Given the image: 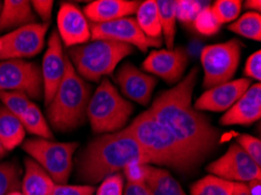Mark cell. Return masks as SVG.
<instances>
[{
	"label": "cell",
	"instance_id": "obj_1",
	"mask_svg": "<svg viewBox=\"0 0 261 195\" xmlns=\"http://www.w3.org/2000/svg\"><path fill=\"white\" fill-rule=\"evenodd\" d=\"M198 74L199 69L193 67L173 88L158 95L149 111L200 164L218 146L220 134L205 115L192 105Z\"/></svg>",
	"mask_w": 261,
	"mask_h": 195
},
{
	"label": "cell",
	"instance_id": "obj_2",
	"mask_svg": "<svg viewBox=\"0 0 261 195\" xmlns=\"http://www.w3.org/2000/svg\"><path fill=\"white\" fill-rule=\"evenodd\" d=\"M132 162L152 165L151 159L124 127L94 139L79 157L77 173L86 185L93 186L120 173Z\"/></svg>",
	"mask_w": 261,
	"mask_h": 195
},
{
	"label": "cell",
	"instance_id": "obj_3",
	"mask_svg": "<svg viewBox=\"0 0 261 195\" xmlns=\"http://www.w3.org/2000/svg\"><path fill=\"white\" fill-rule=\"evenodd\" d=\"M126 129L151 159L152 164L171 167L181 173L191 172L199 165L149 110L137 116Z\"/></svg>",
	"mask_w": 261,
	"mask_h": 195
},
{
	"label": "cell",
	"instance_id": "obj_4",
	"mask_svg": "<svg viewBox=\"0 0 261 195\" xmlns=\"http://www.w3.org/2000/svg\"><path fill=\"white\" fill-rule=\"evenodd\" d=\"M92 88L66 57L63 78L47 105L49 124L58 131H70L84 124Z\"/></svg>",
	"mask_w": 261,
	"mask_h": 195
},
{
	"label": "cell",
	"instance_id": "obj_5",
	"mask_svg": "<svg viewBox=\"0 0 261 195\" xmlns=\"http://www.w3.org/2000/svg\"><path fill=\"white\" fill-rule=\"evenodd\" d=\"M134 51V47L109 40H94L69 49V61L86 81L97 82L112 74L116 66Z\"/></svg>",
	"mask_w": 261,
	"mask_h": 195
},
{
	"label": "cell",
	"instance_id": "obj_6",
	"mask_svg": "<svg viewBox=\"0 0 261 195\" xmlns=\"http://www.w3.org/2000/svg\"><path fill=\"white\" fill-rule=\"evenodd\" d=\"M134 111L108 78H103L90 96L87 117L95 133H114L124 129Z\"/></svg>",
	"mask_w": 261,
	"mask_h": 195
},
{
	"label": "cell",
	"instance_id": "obj_7",
	"mask_svg": "<svg viewBox=\"0 0 261 195\" xmlns=\"http://www.w3.org/2000/svg\"><path fill=\"white\" fill-rule=\"evenodd\" d=\"M22 149L49 174L55 185L67 184L73 170V156L77 143L34 138L22 143Z\"/></svg>",
	"mask_w": 261,
	"mask_h": 195
},
{
	"label": "cell",
	"instance_id": "obj_8",
	"mask_svg": "<svg viewBox=\"0 0 261 195\" xmlns=\"http://www.w3.org/2000/svg\"><path fill=\"white\" fill-rule=\"evenodd\" d=\"M240 55L241 43L236 39L204 47L200 54L204 88L210 89L232 81L238 69Z\"/></svg>",
	"mask_w": 261,
	"mask_h": 195
},
{
	"label": "cell",
	"instance_id": "obj_9",
	"mask_svg": "<svg viewBox=\"0 0 261 195\" xmlns=\"http://www.w3.org/2000/svg\"><path fill=\"white\" fill-rule=\"evenodd\" d=\"M0 91H22L29 98L43 96L41 69L25 60L0 61Z\"/></svg>",
	"mask_w": 261,
	"mask_h": 195
},
{
	"label": "cell",
	"instance_id": "obj_10",
	"mask_svg": "<svg viewBox=\"0 0 261 195\" xmlns=\"http://www.w3.org/2000/svg\"><path fill=\"white\" fill-rule=\"evenodd\" d=\"M49 23H32L0 38V61L32 58L42 50Z\"/></svg>",
	"mask_w": 261,
	"mask_h": 195
},
{
	"label": "cell",
	"instance_id": "obj_11",
	"mask_svg": "<svg viewBox=\"0 0 261 195\" xmlns=\"http://www.w3.org/2000/svg\"><path fill=\"white\" fill-rule=\"evenodd\" d=\"M206 170L212 176L240 184L261 180V166L255 164L237 143L228 147L224 156L211 162Z\"/></svg>",
	"mask_w": 261,
	"mask_h": 195
},
{
	"label": "cell",
	"instance_id": "obj_12",
	"mask_svg": "<svg viewBox=\"0 0 261 195\" xmlns=\"http://www.w3.org/2000/svg\"><path fill=\"white\" fill-rule=\"evenodd\" d=\"M90 33L92 40H109L121 43H126L140 49L146 51L152 47H161L162 39H150L140 29L136 19L122 18L109 22L90 23Z\"/></svg>",
	"mask_w": 261,
	"mask_h": 195
},
{
	"label": "cell",
	"instance_id": "obj_13",
	"mask_svg": "<svg viewBox=\"0 0 261 195\" xmlns=\"http://www.w3.org/2000/svg\"><path fill=\"white\" fill-rule=\"evenodd\" d=\"M188 63L187 50L178 47L176 49L152 50L144 60L142 68L171 85L180 81Z\"/></svg>",
	"mask_w": 261,
	"mask_h": 195
},
{
	"label": "cell",
	"instance_id": "obj_14",
	"mask_svg": "<svg viewBox=\"0 0 261 195\" xmlns=\"http://www.w3.org/2000/svg\"><path fill=\"white\" fill-rule=\"evenodd\" d=\"M66 70V57L63 54L62 41L58 31H54L48 39V46L42 60L41 75L43 83V98L46 106L53 98L55 91L63 78Z\"/></svg>",
	"mask_w": 261,
	"mask_h": 195
},
{
	"label": "cell",
	"instance_id": "obj_15",
	"mask_svg": "<svg viewBox=\"0 0 261 195\" xmlns=\"http://www.w3.org/2000/svg\"><path fill=\"white\" fill-rule=\"evenodd\" d=\"M59 37L66 47L88 43L92 39L90 23L80 9L73 4L63 3L58 13Z\"/></svg>",
	"mask_w": 261,
	"mask_h": 195
},
{
	"label": "cell",
	"instance_id": "obj_16",
	"mask_svg": "<svg viewBox=\"0 0 261 195\" xmlns=\"http://www.w3.org/2000/svg\"><path fill=\"white\" fill-rule=\"evenodd\" d=\"M251 85V79L238 78L213 87L197 98L193 107L197 111H227L246 93Z\"/></svg>",
	"mask_w": 261,
	"mask_h": 195
},
{
	"label": "cell",
	"instance_id": "obj_17",
	"mask_svg": "<svg viewBox=\"0 0 261 195\" xmlns=\"http://www.w3.org/2000/svg\"><path fill=\"white\" fill-rule=\"evenodd\" d=\"M116 82L121 87L122 93L125 97L142 105L149 104L152 91L157 85L155 77L145 74L130 62L124 63L118 70Z\"/></svg>",
	"mask_w": 261,
	"mask_h": 195
},
{
	"label": "cell",
	"instance_id": "obj_18",
	"mask_svg": "<svg viewBox=\"0 0 261 195\" xmlns=\"http://www.w3.org/2000/svg\"><path fill=\"white\" fill-rule=\"evenodd\" d=\"M261 117V86L260 83L251 85L234 104H233L219 123L221 125H251Z\"/></svg>",
	"mask_w": 261,
	"mask_h": 195
},
{
	"label": "cell",
	"instance_id": "obj_19",
	"mask_svg": "<svg viewBox=\"0 0 261 195\" xmlns=\"http://www.w3.org/2000/svg\"><path fill=\"white\" fill-rule=\"evenodd\" d=\"M141 2L132 0H96L85 7L84 14L92 23L109 22L136 14Z\"/></svg>",
	"mask_w": 261,
	"mask_h": 195
},
{
	"label": "cell",
	"instance_id": "obj_20",
	"mask_svg": "<svg viewBox=\"0 0 261 195\" xmlns=\"http://www.w3.org/2000/svg\"><path fill=\"white\" fill-rule=\"evenodd\" d=\"M37 23V17L27 0H5L3 3L0 12V31L11 29H20V27Z\"/></svg>",
	"mask_w": 261,
	"mask_h": 195
},
{
	"label": "cell",
	"instance_id": "obj_21",
	"mask_svg": "<svg viewBox=\"0 0 261 195\" xmlns=\"http://www.w3.org/2000/svg\"><path fill=\"white\" fill-rule=\"evenodd\" d=\"M55 182L37 161L32 158L25 159V174L21 180L23 195H49Z\"/></svg>",
	"mask_w": 261,
	"mask_h": 195
},
{
	"label": "cell",
	"instance_id": "obj_22",
	"mask_svg": "<svg viewBox=\"0 0 261 195\" xmlns=\"http://www.w3.org/2000/svg\"><path fill=\"white\" fill-rule=\"evenodd\" d=\"M144 184L152 195H187L172 174L161 167L146 166Z\"/></svg>",
	"mask_w": 261,
	"mask_h": 195
},
{
	"label": "cell",
	"instance_id": "obj_23",
	"mask_svg": "<svg viewBox=\"0 0 261 195\" xmlns=\"http://www.w3.org/2000/svg\"><path fill=\"white\" fill-rule=\"evenodd\" d=\"M246 190V184L228 181L210 174L192 185L191 195H238Z\"/></svg>",
	"mask_w": 261,
	"mask_h": 195
},
{
	"label": "cell",
	"instance_id": "obj_24",
	"mask_svg": "<svg viewBox=\"0 0 261 195\" xmlns=\"http://www.w3.org/2000/svg\"><path fill=\"white\" fill-rule=\"evenodd\" d=\"M25 134L26 130L20 118L12 114L5 106L0 105V142L6 151L13 150L22 144Z\"/></svg>",
	"mask_w": 261,
	"mask_h": 195
},
{
	"label": "cell",
	"instance_id": "obj_25",
	"mask_svg": "<svg viewBox=\"0 0 261 195\" xmlns=\"http://www.w3.org/2000/svg\"><path fill=\"white\" fill-rule=\"evenodd\" d=\"M136 21L143 33L150 39H162V26L156 0L141 3L136 12Z\"/></svg>",
	"mask_w": 261,
	"mask_h": 195
},
{
	"label": "cell",
	"instance_id": "obj_26",
	"mask_svg": "<svg viewBox=\"0 0 261 195\" xmlns=\"http://www.w3.org/2000/svg\"><path fill=\"white\" fill-rule=\"evenodd\" d=\"M157 9L160 14L162 34L164 35L168 49H173L176 37V2L175 0H157Z\"/></svg>",
	"mask_w": 261,
	"mask_h": 195
},
{
	"label": "cell",
	"instance_id": "obj_27",
	"mask_svg": "<svg viewBox=\"0 0 261 195\" xmlns=\"http://www.w3.org/2000/svg\"><path fill=\"white\" fill-rule=\"evenodd\" d=\"M20 121L27 132L35 134V136L42 139H49V141L53 139V133L48 123H47L39 106L34 103H31L30 107L23 114Z\"/></svg>",
	"mask_w": 261,
	"mask_h": 195
},
{
	"label": "cell",
	"instance_id": "obj_28",
	"mask_svg": "<svg viewBox=\"0 0 261 195\" xmlns=\"http://www.w3.org/2000/svg\"><path fill=\"white\" fill-rule=\"evenodd\" d=\"M228 30L241 37L260 41L261 40V15L256 12H247L228 26Z\"/></svg>",
	"mask_w": 261,
	"mask_h": 195
},
{
	"label": "cell",
	"instance_id": "obj_29",
	"mask_svg": "<svg viewBox=\"0 0 261 195\" xmlns=\"http://www.w3.org/2000/svg\"><path fill=\"white\" fill-rule=\"evenodd\" d=\"M20 170L12 162H0V195L18 192L21 188Z\"/></svg>",
	"mask_w": 261,
	"mask_h": 195
},
{
	"label": "cell",
	"instance_id": "obj_30",
	"mask_svg": "<svg viewBox=\"0 0 261 195\" xmlns=\"http://www.w3.org/2000/svg\"><path fill=\"white\" fill-rule=\"evenodd\" d=\"M240 0H217L211 7L212 14L219 25L236 21L241 11Z\"/></svg>",
	"mask_w": 261,
	"mask_h": 195
},
{
	"label": "cell",
	"instance_id": "obj_31",
	"mask_svg": "<svg viewBox=\"0 0 261 195\" xmlns=\"http://www.w3.org/2000/svg\"><path fill=\"white\" fill-rule=\"evenodd\" d=\"M0 101L3 106L18 118L23 116L32 103L29 96L22 91H0Z\"/></svg>",
	"mask_w": 261,
	"mask_h": 195
},
{
	"label": "cell",
	"instance_id": "obj_32",
	"mask_svg": "<svg viewBox=\"0 0 261 195\" xmlns=\"http://www.w3.org/2000/svg\"><path fill=\"white\" fill-rule=\"evenodd\" d=\"M193 25H195L197 32H199L203 35H213L220 29V25L213 17L210 6H204L200 10L195 20H193Z\"/></svg>",
	"mask_w": 261,
	"mask_h": 195
},
{
	"label": "cell",
	"instance_id": "obj_33",
	"mask_svg": "<svg viewBox=\"0 0 261 195\" xmlns=\"http://www.w3.org/2000/svg\"><path fill=\"white\" fill-rule=\"evenodd\" d=\"M237 144L248 154V157H250L255 164L261 166V142L259 138L253 137L251 134L244 133L237 139Z\"/></svg>",
	"mask_w": 261,
	"mask_h": 195
},
{
	"label": "cell",
	"instance_id": "obj_34",
	"mask_svg": "<svg viewBox=\"0 0 261 195\" xmlns=\"http://www.w3.org/2000/svg\"><path fill=\"white\" fill-rule=\"evenodd\" d=\"M124 177L122 173L109 176L101 182L95 195H123Z\"/></svg>",
	"mask_w": 261,
	"mask_h": 195
},
{
	"label": "cell",
	"instance_id": "obj_35",
	"mask_svg": "<svg viewBox=\"0 0 261 195\" xmlns=\"http://www.w3.org/2000/svg\"><path fill=\"white\" fill-rule=\"evenodd\" d=\"M203 5L199 2L193 0H178L176 2V12L177 19L181 22H193V20L203 9Z\"/></svg>",
	"mask_w": 261,
	"mask_h": 195
},
{
	"label": "cell",
	"instance_id": "obj_36",
	"mask_svg": "<svg viewBox=\"0 0 261 195\" xmlns=\"http://www.w3.org/2000/svg\"><path fill=\"white\" fill-rule=\"evenodd\" d=\"M95 187L90 185H55L49 195H94Z\"/></svg>",
	"mask_w": 261,
	"mask_h": 195
},
{
	"label": "cell",
	"instance_id": "obj_37",
	"mask_svg": "<svg viewBox=\"0 0 261 195\" xmlns=\"http://www.w3.org/2000/svg\"><path fill=\"white\" fill-rule=\"evenodd\" d=\"M146 166L148 164H142V162H132L126 165L123 169L124 180L133 184H144Z\"/></svg>",
	"mask_w": 261,
	"mask_h": 195
},
{
	"label": "cell",
	"instance_id": "obj_38",
	"mask_svg": "<svg viewBox=\"0 0 261 195\" xmlns=\"http://www.w3.org/2000/svg\"><path fill=\"white\" fill-rule=\"evenodd\" d=\"M244 75L248 79H255L260 82L261 79V51L256 50L247 59L244 68Z\"/></svg>",
	"mask_w": 261,
	"mask_h": 195
},
{
	"label": "cell",
	"instance_id": "obj_39",
	"mask_svg": "<svg viewBox=\"0 0 261 195\" xmlns=\"http://www.w3.org/2000/svg\"><path fill=\"white\" fill-rule=\"evenodd\" d=\"M31 5L33 7L35 14H38L42 20V23H49L52 18V11L54 2L52 0H34L31 2Z\"/></svg>",
	"mask_w": 261,
	"mask_h": 195
},
{
	"label": "cell",
	"instance_id": "obj_40",
	"mask_svg": "<svg viewBox=\"0 0 261 195\" xmlns=\"http://www.w3.org/2000/svg\"><path fill=\"white\" fill-rule=\"evenodd\" d=\"M123 195H152L145 184H133L126 182L124 187Z\"/></svg>",
	"mask_w": 261,
	"mask_h": 195
},
{
	"label": "cell",
	"instance_id": "obj_41",
	"mask_svg": "<svg viewBox=\"0 0 261 195\" xmlns=\"http://www.w3.org/2000/svg\"><path fill=\"white\" fill-rule=\"evenodd\" d=\"M247 190L248 195H261V181L260 180H252L247 182Z\"/></svg>",
	"mask_w": 261,
	"mask_h": 195
},
{
	"label": "cell",
	"instance_id": "obj_42",
	"mask_svg": "<svg viewBox=\"0 0 261 195\" xmlns=\"http://www.w3.org/2000/svg\"><path fill=\"white\" fill-rule=\"evenodd\" d=\"M245 7H246V9L252 10L251 12H256V13H260L261 2L260 0H248V2H245Z\"/></svg>",
	"mask_w": 261,
	"mask_h": 195
},
{
	"label": "cell",
	"instance_id": "obj_43",
	"mask_svg": "<svg viewBox=\"0 0 261 195\" xmlns=\"http://www.w3.org/2000/svg\"><path fill=\"white\" fill-rule=\"evenodd\" d=\"M6 153H7V151H6V149H5V147H4V146H3V144H2V142H0V158L5 157V156H6Z\"/></svg>",
	"mask_w": 261,
	"mask_h": 195
},
{
	"label": "cell",
	"instance_id": "obj_44",
	"mask_svg": "<svg viewBox=\"0 0 261 195\" xmlns=\"http://www.w3.org/2000/svg\"><path fill=\"white\" fill-rule=\"evenodd\" d=\"M7 195H23L21 192H19V190H18V192H12V193H10V194H7Z\"/></svg>",
	"mask_w": 261,
	"mask_h": 195
},
{
	"label": "cell",
	"instance_id": "obj_45",
	"mask_svg": "<svg viewBox=\"0 0 261 195\" xmlns=\"http://www.w3.org/2000/svg\"><path fill=\"white\" fill-rule=\"evenodd\" d=\"M238 195H248V190H246V192H244V193H240Z\"/></svg>",
	"mask_w": 261,
	"mask_h": 195
},
{
	"label": "cell",
	"instance_id": "obj_46",
	"mask_svg": "<svg viewBox=\"0 0 261 195\" xmlns=\"http://www.w3.org/2000/svg\"><path fill=\"white\" fill-rule=\"evenodd\" d=\"M2 7H3V3L0 2V12H2Z\"/></svg>",
	"mask_w": 261,
	"mask_h": 195
}]
</instances>
